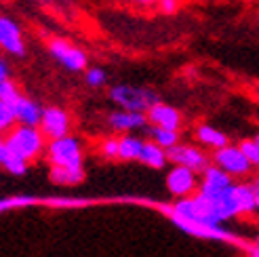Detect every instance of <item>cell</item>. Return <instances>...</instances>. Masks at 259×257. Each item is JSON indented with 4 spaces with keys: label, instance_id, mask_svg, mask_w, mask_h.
Returning a JSON list of instances; mask_svg holds the SVG:
<instances>
[{
    "label": "cell",
    "instance_id": "cell-29",
    "mask_svg": "<svg viewBox=\"0 0 259 257\" xmlns=\"http://www.w3.org/2000/svg\"><path fill=\"white\" fill-rule=\"evenodd\" d=\"M3 156H5V137L0 133V164H3Z\"/></svg>",
    "mask_w": 259,
    "mask_h": 257
},
{
    "label": "cell",
    "instance_id": "cell-15",
    "mask_svg": "<svg viewBox=\"0 0 259 257\" xmlns=\"http://www.w3.org/2000/svg\"><path fill=\"white\" fill-rule=\"evenodd\" d=\"M137 160H141L144 164L152 166V169H162V166L169 162V160H166L164 148H160L158 144H154V141H144V146H141V150H139Z\"/></svg>",
    "mask_w": 259,
    "mask_h": 257
},
{
    "label": "cell",
    "instance_id": "cell-21",
    "mask_svg": "<svg viewBox=\"0 0 259 257\" xmlns=\"http://www.w3.org/2000/svg\"><path fill=\"white\" fill-rule=\"evenodd\" d=\"M84 82L91 87V89H101L108 84V72L103 68H84Z\"/></svg>",
    "mask_w": 259,
    "mask_h": 257
},
{
    "label": "cell",
    "instance_id": "cell-27",
    "mask_svg": "<svg viewBox=\"0 0 259 257\" xmlns=\"http://www.w3.org/2000/svg\"><path fill=\"white\" fill-rule=\"evenodd\" d=\"M11 76V66H9V61L5 57H0V80L3 78H9Z\"/></svg>",
    "mask_w": 259,
    "mask_h": 257
},
{
    "label": "cell",
    "instance_id": "cell-25",
    "mask_svg": "<svg viewBox=\"0 0 259 257\" xmlns=\"http://www.w3.org/2000/svg\"><path fill=\"white\" fill-rule=\"evenodd\" d=\"M181 3H184V0H156V5H154V7H156L158 13H162V15L171 17V15H177V13H179Z\"/></svg>",
    "mask_w": 259,
    "mask_h": 257
},
{
    "label": "cell",
    "instance_id": "cell-28",
    "mask_svg": "<svg viewBox=\"0 0 259 257\" xmlns=\"http://www.w3.org/2000/svg\"><path fill=\"white\" fill-rule=\"evenodd\" d=\"M133 3L137 7H141V9H152L154 5H156V0H133Z\"/></svg>",
    "mask_w": 259,
    "mask_h": 257
},
{
    "label": "cell",
    "instance_id": "cell-12",
    "mask_svg": "<svg viewBox=\"0 0 259 257\" xmlns=\"http://www.w3.org/2000/svg\"><path fill=\"white\" fill-rule=\"evenodd\" d=\"M108 122L114 131H139V128H146L148 120H146V114L144 112H133V110H116L108 116Z\"/></svg>",
    "mask_w": 259,
    "mask_h": 257
},
{
    "label": "cell",
    "instance_id": "cell-20",
    "mask_svg": "<svg viewBox=\"0 0 259 257\" xmlns=\"http://www.w3.org/2000/svg\"><path fill=\"white\" fill-rule=\"evenodd\" d=\"M28 164H30L28 160H23V158H19V156H15V154H11V152L5 150L3 164L0 166H5V171H9L11 175L21 177V175H25V171H28Z\"/></svg>",
    "mask_w": 259,
    "mask_h": 257
},
{
    "label": "cell",
    "instance_id": "cell-26",
    "mask_svg": "<svg viewBox=\"0 0 259 257\" xmlns=\"http://www.w3.org/2000/svg\"><path fill=\"white\" fill-rule=\"evenodd\" d=\"M103 154H106L108 158H118V139L112 137V139H106L103 141V146H101Z\"/></svg>",
    "mask_w": 259,
    "mask_h": 257
},
{
    "label": "cell",
    "instance_id": "cell-24",
    "mask_svg": "<svg viewBox=\"0 0 259 257\" xmlns=\"http://www.w3.org/2000/svg\"><path fill=\"white\" fill-rule=\"evenodd\" d=\"M13 124H15V118H13V110H11L9 104H5V101L0 99V133H7Z\"/></svg>",
    "mask_w": 259,
    "mask_h": 257
},
{
    "label": "cell",
    "instance_id": "cell-5",
    "mask_svg": "<svg viewBox=\"0 0 259 257\" xmlns=\"http://www.w3.org/2000/svg\"><path fill=\"white\" fill-rule=\"evenodd\" d=\"M0 51L11 57H25L28 53V45H25V36L19 21L3 15V13H0Z\"/></svg>",
    "mask_w": 259,
    "mask_h": 257
},
{
    "label": "cell",
    "instance_id": "cell-14",
    "mask_svg": "<svg viewBox=\"0 0 259 257\" xmlns=\"http://www.w3.org/2000/svg\"><path fill=\"white\" fill-rule=\"evenodd\" d=\"M204 177H202V184H200V192H217V190H224V188H228V186H232L234 182H232V177L226 173V171H222L219 166L215 164V166H211V164H206L204 166Z\"/></svg>",
    "mask_w": 259,
    "mask_h": 257
},
{
    "label": "cell",
    "instance_id": "cell-23",
    "mask_svg": "<svg viewBox=\"0 0 259 257\" xmlns=\"http://www.w3.org/2000/svg\"><path fill=\"white\" fill-rule=\"evenodd\" d=\"M238 150L244 154V158H247L253 166L259 162V141H257V137L255 139H244L238 146Z\"/></svg>",
    "mask_w": 259,
    "mask_h": 257
},
{
    "label": "cell",
    "instance_id": "cell-1",
    "mask_svg": "<svg viewBox=\"0 0 259 257\" xmlns=\"http://www.w3.org/2000/svg\"><path fill=\"white\" fill-rule=\"evenodd\" d=\"M3 137H5V150L28 162L36 158L47 146V139L40 133V128L28 124H13Z\"/></svg>",
    "mask_w": 259,
    "mask_h": 257
},
{
    "label": "cell",
    "instance_id": "cell-32",
    "mask_svg": "<svg viewBox=\"0 0 259 257\" xmlns=\"http://www.w3.org/2000/svg\"><path fill=\"white\" fill-rule=\"evenodd\" d=\"M242 3H244V5H255L257 0H242Z\"/></svg>",
    "mask_w": 259,
    "mask_h": 257
},
{
    "label": "cell",
    "instance_id": "cell-7",
    "mask_svg": "<svg viewBox=\"0 0 259 257\" xmlns=\"http://www.w3.org/2000/svg\"><path fill=\"white\" fill-rule=\"evenodd\" d=\"M215 164L230 177H244L253 169V164L244 158V154L236 146H228V144L215 150Z\"/></svg>",
    "mask_w": 259,
    "mask_h": 257
},
{
    "label": "cell",
    "instance_id": "cell-3",
    "mask_svg": "<svg viewBox=\"0 0 259 257\" xmlns=\"http://www.w3.org/2000/svg\"><path fill=\"white\" fill-rule=\"evenodd\" d=\"M47 160L51 166H63V169H84L82 166V148L80 141L72 137L70 133L57 137V139H49L47 146Z\"/></svg>",
    "mask_w": 259,
    "mask_h": 257
},
{
    "label": "cell",
    "instance_id": "cell-31",
    "mask_svg": "<svg viewBox=\"0 0 259 257\" xmlns=\"http://www.w3.org/2000/svg\"><path fill=\"white\" fill-rule=\"evenodd\" d=\"M251 257H259V253H257V245L251 249Z\"/></svg>",
    "mask_w": 259,
    "mask_h": 257
},
{
    "label": "cell",
    "instance_id": "cell-8",
    "mask_svg": "<svg viewBox=\"0 0 259 257\" xmlns=\"http://www.w3.org/2000/svg\"><path fill=\"white\" fill-rule=\"evenodd\" d=\"M166 160H171L175 164H181V166H188L194 173H202L204 166L209 164V158L204 156V152L198 150L196 146H184V144H177L166 148Z\"/></svg>",
    "mask_w": 259,
    "mask_h": 257
},
{
    "label": "cell",
    "instance_id": "cell-22",
    "mask_svg": "<svg viewBox=\"0 0 259 257\" xmlns=\"http://www.w3.org/2000/svg\"><path fill=\"white\" fill-rule=\"evenodd\" d=\"M19 95H21V89L17 87V82L13 80L11 76H9V78H3V80H0V99H3L5 104L11 106Z\"/></svg>",
    "mask_w": 259,
    "mask_h": 257
},
{
    "label": "cell",
    "instance_id": "cell-11",
    "mask_svg": "<svg viewBox=\"0 0 259 257\" xmlns=\"http://www.w3.org/2000/svg\"><path fill=\"white\" fill-rule=\"evenodd\" d=\"M11 110H13L15 124H28V126H38V120H40V114H42V106L23 93L11 104Z\"/></svg>",
    "mask_w": 259,
    "mask_h": 257
},
{
    "label": "cell",
    "instance_id": "cell-19",
    "mask_svg": "<svg viewBox=\"0 0 259 257\" xmlns=\"http://www.w3.org/2000/svg\"><path fill=\"white\" fill-rule=\"evenodd\" d=\"M150 137H152V141L154 144H158L160 148H171V146H175L177 141H179V133L177 131H173V128H162V126H150Z\"/></svg>",
    "mask_w": 259,
    "mask_h": 257
},
{
    "label": "cell",
    "instance_id": "cell-10",
    "mask_svg": "<svg viewBox=\"0 0 259 257\" xmlns=\"http://www.w3.org/2000/svg\"><path fill=\"white\" fill-rule=\"evenodd\" d=\"M146 120L154 126H162V128H173V131H179L181 126V112L169 104H162L158 99L154 106H150L146 110Z\"/></svg>",
    "mask_w": 259,
    "mask_h": 257
},
{
    "label": "cell",
    "instance_id": "cell-18",
    "mask_svg": "<svg viewBox=\"0 0 259 257\" xmlns=\"http://www.w3.org/2000/svg\"><path fill=\"white\" fill-rule=\"evenodd\" d=\"M144 146V139L137 135H124L118 139V158L122 160H137L139 150Z\"/></svg>",
    "mask_w": 259,
    "mask_h": 257
},
{
    "label": "cell",
    "instance_id": "cell-4",
    "mask_svg": "<svg viewBox=\"0 0 259 257\" xmlns=\"http://www.w3.org/2000/svg\"><path fill=\"white\" fill-rule=\"evenodd\" d=\"M47 49H49V55L68 72H84V68L89 66V55L78 45L66 40V38L53 36L47 42Z\"/></svg>",
    "mask_w": 259,
    "mask_h": 257
},
{
    "label": "cell",
    "instance_id": "cell-30",
    "mask_svg": "<svg viewBox=\"0 0 259 257\" xmlns=\"http://www.w3.org/2000/svg\"><path fill=\"white\" fill-rule=\"evenodd\" d=\"M36 3H40L45 7H51V5H53V0H36Z\"/></svg>",
    "mask_w": 259,
    "mask_h": 257
},
{
    "label": "cell",
    "instance_id": "cell-17",
    "mask_svg": "<svg viewBox=\"0 0 259 257\" xmlns=\"http://www.w3.org/2000/svg\"><path fill=\"white\" fill-rule=\"evenodd\" d=\"M196 139L200 141V144L213 148V150L224 148V146L228 144L226 133L217 131V128H215V126H211V124H200V126L196 128Z\"/></svg>",
    "mask_w": 259,
    "mask_h": 257
},
{
    "label": "cell",
    "instance_id": "cell-13",
    "mask_svg": "<svg viewBox=\"0 0 259 257\" xmlns=\"http://www.w3.org/2000/svg\"><path fill=\"white\" fill-rule=\"evenodd\" d=\"M234 194L238 200L240 215H255L259 207V192L255 184H234Z\"/></svg>",
    "mask_w": 259,
    "mask_h": 257
},
{
    "label": "cell",
    "instance_id": "cell-9",
    "mask_svg": "<svg viewBox=\"0 0 259 257\" xmlns=\"http://www.w3.org/2000/svg\"><path fill=\"white\" fill-rule=\"evenodd\" d=\"M198 182H196V173H194L192 169H188V166H181V164H175V169L169 173V177H166V188H169V192L173 196H190L194 190H196Z\"/></svg>",
    "mask_w": 259,
    "mask_h": 257
},
{
    "label": "cell",
    "instance_id": "cell-6",
    "mask_svg": "<svg viewBox=\"0 0 259 257\" xmlns=\"http://www.w3.org/2000/svg\"><path fill=\"white\" fill-rule=\"evenodd\" d=\"M70 126H72V118L63 108H59V106L42 108L40 120H38V128H40L45 139H57V137L68 135Z\"/></svg>",
    "mask_w": 259,
    "mask_h": 257
},
{
    "label": "cell",
    "instance_id": "cell-2",
    "mask_svg": "<svg viewBox=\"0 0 259 257\" xmlns=\"http://www.w3.org/2000/svg\"><path fill=\"white\" fill-rule=\"evenodd\" d=\"M110 99L120 110L144 112L158 101V93L150 87H135V84H114L110 89Z\"/></svg>",
    "mask_w": 259,
    "mask_h": 257
},
{
    "label": "cell",
    "instance_id": "cell-33",
    "mask_svg": "<svg viewBox=\"0 0 259 257\" xmlns=\"http://www.w3.org/2000/svg\"><path fill=\"white\" fill-rule=\"evenodd\" d=\"M0 3H3V5H9V3H13V0H0Z\"/></svg>",
    "mask_w": 259,
    "mask_h": 257
},
{
    "label": "cell",
    "instance_id": "cell-16",
    "mask_svg": "<svg viewBox=\"0 0 259 257\" xmlns=\"http://www.w3.org/2000/svg\"><path fill=\"white\" fill-rule=\"evenodd\" d=\"M51 182L57 186H76L84 179V169H63V166H51Z\"/></svg>",
    "mask_w": 259,
    "mask_h": 257
}]
</instances>
